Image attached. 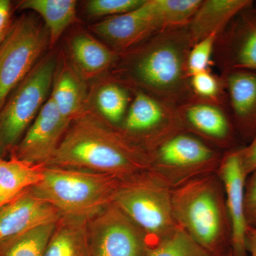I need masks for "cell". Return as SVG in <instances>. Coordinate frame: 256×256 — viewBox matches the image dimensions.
I'll use <instances>...</instances> for the list:
<instances>
[{
  "mask_svg": "<svg viewBox=\"0 0 256 256\" xmlns=\"http://www.w3.org/2000/svg\"><path fill=\"white\" fill-rule=\"evenodd\" d=\"M252 6L237 15L217 38L213 57L220 74L256 72V12Z\"/></svg>",
  "mask_w": 256,
  "mask_h": 256,
  "instance_id": "13",
  "label": "cell"
},
{
  "mask_svg": "<svg viewBox=\"0 0 256 256\" xmlns=\"http://www.w3.org/2000/svg\"><path fill=\"white\" fill-rule=\"evenodd\" d=\"M191 86L194 95L200 100L228 106L225 84L222 76L208 70L191 77Z\"/></svg>",
  "mask_w": 256,
  "mask_h": 256,
  "instance_id": "28",
  "label": "cell"
},
{
  "mask_svg": "<svg viewBox=\"0 0 256 256\" xmlns=\"http://www.w3.org/2000/svg\"><path fill=\"white\" fill-rule=\"evenodd\" d=\"M86 170L126 180L149 172V152L102 118L84 112L70 124L46 166Z\"/></svg>",
  "mask_w": 256,
  "mask_h": 256,
  "instance_id": "2",
  "label": "cell"
},
{
  "mask_svg": "<svg viewBox=\"0 0 256 256\" xmlns=\"http://www.w3.org/2000/svg\"><path fill=\"white\" fill-rule=\"evenodd\" d=\"M224 152L192 133L182 131L150 152V172L172 188L216 172Z\"/></svg>",
  "mask_w": 256,
  "mask_h": 256,
  "instance_id": "6",
  "label": "cell"
},
{
  "mask_svg": "<svg viewBox=\"0 0 256 256\" xmlns=\"http://www.w3.org/2000/svg\"><path fill=\"white\" fill-rule=\"evenodd\" d=\"M43 166L23 162L16 158L0 160V210L43 178Z\"/></svg>",
  "mask_w": 256,
  "mask_h": 256,
  "instance_id": "23",
  "label": "cell"
},
{
  "mask_svg": "<svg viewBox=\"0 0 256 256\" xmlns=\"http://www.w3.org/2000/svg\"><path fill=\"white\" fill-rule=\"evenodd\" d=\"M1 159H2L1 156H0V160H1Z\"/></svg>",
  "mask_w": 256,
  "mask_h": 256,
  "instance_id": "37",
  "label": "cell"
},
{
  "mask_svg": "<svg viewBox=\"0 0 256 256\" xmlns=\"http://www.w3.org/2000/svg\"><path fill=\"white\" fill-rule=\"evenodd\" d=\"M239 156L244 172L248 176L256 171V136L248 146L239 149Z\"/></svg>",
  "mask_w": 256,
  "mask_h": 256,
  "instance_id": "32",
  "label": "cell"
},
{
  "mask_svg": "<svg viewBox=\"0 0 256 256\" xmlns=\"http://www.w3.org/2000/svg\"><path fill=\"white\" fill-rule=\"evenodd\" d=\"M146 256H216L204 248L181 227L153 242Z\"/></svg>",
  "mask_w": 256,
  "mask_h": 256,
  "instance_id": "26",
  "label": "cell"
},
{
  "mask_svg": "<svg viewBox=\"0 0 256 256\" xmlns=\"http://www.w3.org/2000/svg\"><path fill=\"white\" fill-rule=\"evenodd\" d=\"M246 249L248 255L256 256V227L248 226L246 233Z\"/></svg>",
  "mask_w": 256,
  "mask_h": 256,
  "instance_id": "34",
  "label": "cell"
},
{
  "mask_svg": "<svg viewBox=\"0 0 256 256\" xmlns=\"http://www.w3.org/2000/svg\"><path fill=\"white\" fill-rule=\"evenodd\" d=\"M75 0H24L18 8L31 10L40 14L46 24L50 46H56L64 32L77 18Z\"/></svg>",
  "mask_w": 256,
  "mask_h": 256,
  "instance_id": "22",
  "label": "cell"
},
{
  "mask_svg": "<svg viewBox=\"0 0 256 256\" xmlns=\"http://www.w3.org/2000/svg\"><path fill=\"white\" fill-rule=\"evenodd\" d=\"M252 4L250 0H202L188 26L194 46L214 34L220 36L237 15Z\"/></svg>",
  "mask_w": 256,
  "mask_h": 256,
  "instance_id": "18",
  "label": "cell"
},
{
  "mask_svg": "<svg viewBox=\"0 0 256 256\" xmlns=\"http://www.w3.org/2000/svg\"><path fill=\"white\" fill-rule=\"evenodd\" d=\"M88 230L94 256H146L151 246L146 234L114 204L90 218Z\"/></svg>",
  "mask_w": 256,
  "mask_h": 256,
  "instance_id": "10",
  "label": "cell"
},
{
  "mask_svg": "<svg viewBox=\"0 0 256 256\" xmlns=\"http://www.w3.org/2000/svg\"><path fill=\"white\" fill-rule=\"evenodd\" d=\"M85 80L73 64L66 60H64L56 72L50 98L70 124L85 112L87 99Z\"/></svg>",
  "mask_w": 256,
  "mask_h": 256,
  "instance_id": "19",
  "label": "cell"
},
{
  "mask_svg": "<svg viewBox=\"0 0 256 256\" xmlns=\"http://www.w3.org/2000/svg\"><path fill=\"white\" fill-rule=\"evenodd\" d=\"M48 46V31L32 16L12 24L0 45V110Z\"/></svg>",
  "mask_w": 256,
  "mask_h": 256,
  "instance_id": "8",
  "label": "cell"
},
{
  "mask_svg": "<svg viewBox=\"0 0 256 256\" xmlns=\"http://www.w3.org/2000/svg\"><path fill=\"white\" fill-rule=\"evenodd\" d=\"M130 90L132 100L119 130L131 140L150 154L172 136L184 131L176 108L142 92Z\"/></svg>",
  "mask_w": 256,
  "mask_h": 256,
  "instance_id": "9",
  "label": "cell"
},
{
  "mask_svg": "<svg viewBox=\"0 0 256 256\" xmlns=\"http://www.w3.org/2000/svg\"><path fill=\"white\" fill-rule=\"evenodd\" d=\"M88 218L62 216L47 244L44 256H94Z\"/></svg>",
  "mask_w": 256,
  "mask_h": 256,
  "instance_id": "21",
  "label": "cell"
},
{
  "mask_svg": "<svg viewBox=\"0 0 256 256\" xmlns=\"http://www.w3.org/2000/svg\"><path fill=\"white\" fill-rule=\"evenodd\" d=\"M122 178L86 170L44 166L43 178L32 190L62 216L90 220L114 202Z\"/></svg>",
  "mask_w": 256,
  "mask_h": 256,
  "instance_id": "4",
  "label": "cell"
},
{
  "mask_svg": "<svg viewBox=\"0 0 256 256\" xmlns=\"http://www.w3.org/2000/svg\"><path fill=\"white\" fill-rule=\"evenodd\" d=\"M132 92L116 79L101 86L96 94L97 110L104 120L114 128L122 126L132 100Z\"/></svg>",
  "mask_w": 256,
  "mask_h": 256,
  "instance_id": "24",
  "label": "cell"
},
{
  "mask_svg": "<svg viewBox=\"0 0 256 256\" xmlns=\"http://www.w3.org/2000/svg\"><path fill=\"white\" fill-rule=\"evenodd\" d=\"M56 224L37 227L0 242V256H44Z\"/></svg>",
  "mask_w": 256,
  "mask_h": 256,
  "instance_id": "25",
  "label": "cell"
},
{
  "mask_svg": "<svg viewBox=\"0 0 256 256\" xmlns=\"http://www.w3.org/2000/svg\"><path fill=\"white\" fill-rule=\"evenodd\" d=\"M218 37V34H214L198 42L192 47L188 60V72L190 77L210 70Z\"/></svg>",
  "mask_w": 256,
  "mask_h": 256,
  "instance_id": "29",
  "label": "cell"
},
{
  "mask_svg": "<svg viewBox=\"0 0 256 256\" xmlns=\"http://www.w3.org/2000/svg\"><path fill=\"white\" fill-rule=\"evenodd\" d=\"M72 64L86 80L105 73L116 66L119 54L90 34H78L69 44Z\"/></svg>",
  "mask_w": 256,
  "mask_h": 256,
  "instance_id": "20",
  "label": "cell"
},
{
  "mask_svg": "<svg viewBox=\"0 0 256 256\" xmlns=\"http://www.w3.org/2000/svg\"><path fill=\"white\" fill-rule=\"evenodd\" d=\"M172 190L149 172L122 180L112 204L142 229L152 245L178 226L173 215Z\"/></svg>",
  "mask_w": 256,
  "mask_h": 256,
  "instance_id": "5",
  "label": "cell"
},
{
  "mask_svg": "<svg viewBox=\"0 0 256 256\" xmlns=\"http://www.w3.org/2000/svg\"><path fill=\"white\" fill-rule=\"evenodd\" d=\"M154 1L163 30L188 26L202 3V0Z\"/></svg>",
  "mask_w": 256,
  "mask_h": 256,
  "instance_id": "27",
  "label": "cell"
},
{
  "mask_svg": "<svg viewBox=\"0 0 256 256\" xmlns=\"http://www.w3.org/2000/svg\"><path fill=\"white\" fill-rule=\"evenodd\" d=\"M70 126L50 96L20 143L15 158L28 164L46 166Z\"/></svg>",
  "mask_w": 256,
  "mask_h": 256,
  "instance_id": "14",
  "label": "cell"
},
{
  "mask_svg": "<svg viewBox=\"0 0 256 256\" xmlns=\"http://www.w3.org/2000/svg\"><path fill=\"white\" fill-rule=\"evenodd\" d=\"M220 76L239 139L242 143L249 144L256 136V72L234 70Z\"/></svg>",
  "mask_w": 256,
  "mask_h": 256,
  "instance_id": "17",
  "label": "cell"
},
{
  "mask_svg": "<svg viewBox=\"0 0 256 256\" xmlns=\"http://www.w3.org/2000/svg\"><path fill=\"white\" fill-rule=\"evenodd\" d=\"M146 0H90L86 12L92 18H114L137 9Z\"/></svg>",
  "mask_w": 256,
  "mask_h": 256,
  "instance_id": "30",
  "label": "cell"
},
{
  "mask_svg": "<svg viewBox=\"0 0 256 256\" xmlns=\"http://www.w3.org/2000/svg\"><path fill=\"white\" fill-rule=\"evenodd\" d=\"M56 72V60L47 56L12 92L0 110V148L14 146L26 132L48 100Z\"/></svg>",
  "mask_w": 256,
  "mask_h": 256,
  "instance_id": "7",
  "label": "cell"
},
{
  "mask_svg": "<svg viewBox=\"0 0 256 256\" xmlns=\"http://www.w3.org/2000/svg\"><path fill=\"white\" fill-rule=\"evenodd\" d=\"M245 215L248 226L256 227V171L248 176L246 182Z\"/></svg>",
  "mask_w": 256,
  "mask_h": 256,
  "instance_id": "31",
  "label": "cell"
},
{
  "mask_svg": "<svg viewBox=\"0 0 256 256\" xmlns=\"http://www.w3.org/2000/svg\"><path fill=\"white\" fill-rule=\"evenodd\" d=\"M228 256H233V254H232V250H230V252H229Z\"/></svg>",
  "mask_w": 256,
  "mask_h": 256,
  "instance_id": "36",
  "label": "cell"
},
{
  "mask_svg": "<svg viewBox=\"0 0 256 256\" xmlns=\"http://www.w3.org/2000/svg\"><path fill=\"white\" fill-rule=\"evenodd\" d=\"M12 11L11 2L9 0H0V45L4 41L12 24Z\"/></svg>",
  "mask_w": 256,
  "mask_h": 256,
  "instance_id": "33",
  "label": "cell"
},
{
  "mask_svg": "<svg viewBox=\"0 0 256 256\" xmlns=\"http://www.w3.org/2000/svg\"><path fill=\"white\" fill-rule=\"evenodd\" d=\"M172 204L178 226L208 252L228 256L232 250V225L223 184L217 172L173 188Z\"/></svg>",
  "mask_w": 256,
  "mask_h": 256,
  "instance_id": "3",
  "label": "cell"
},
{
  "mask_svg": "<svg viewBox=\"0 0 256 256\" xmlns=\"http://www.w3.org/2000/svg\"><path fill=\"white\" fill-rule=\"evenodd\" d=\"M252 8H254V10H255V12H256V4H254V6H252Z\"/></svg>",
  "mask_w": 256,
  "mask_h": 256,
  "instance_id": "35",
  "label": "cell"
},
{
  "mask_svg": "<svg viewBox=\"0 0 256 256\" xmlns=\"http://www.w3.org/2000/svg\"><path fill=\"white\" fill-rule=\"evenodd\" d=\"M193 46L188 26L158 32L119 55L116 80L176 108L195 98L188 67Z\"/></svg>",
  "mask_w": 256,
  "mask_h": 256,
  "instance_id": "1",
  "label": "cell"
},
{
  "mask_svg": "<svg viewBox=\"0 0 256 256\" xmlns=\"http://www.w3.org/2000/svg\"><path fill=\"white\" fill-rule=\"evenodd\" d=\"M90 28L119 55L163 31L154 0H146L137 9L107 18Z\"/></svg>",
  "mask_w": 256,
  "mask_h": 256,
  "instance_id": "12",
  "label": "cell"
},
{
  "mask_svg": "<svg viewBox=\"0 0 256 256\" xmlns=\"http://www.w3.org/2000/svg\"><path fill=\"white\" fill-rule=\"evenodd\" d=\"M224 152L217 174L223 184L226 204L232 225L233 256H248L246 233L245 188L248 176L242 168L239 149Z\"/></svg>",
  "mask_w": 256,
  "mask_h": 256,
  "instance_id": "15",
  "label": "cell"
},
{
  "mask_svg": "<svg viewBox=\"0 0 256 256\" xmlns=\"http://www.w3.org/2000/svg\"><path fill=\"white\" fill-rule=\"evenodd\" d=\"M58 210L37 196L32 188L0 210V242L62 218Z\"/></svg>",
  "mask_w": 256,
  "mask_h": 256,
  "instance_id": "16",
  "label": "cell"
},
{
  "mask_svg": "<svg viewBox=\"0 0 256 256\" xmlns=\"http://www.w3.org/2000/svg\"><path fill=\"white\" fill-rule=\"evenodd\" d=\"M184 131L225 152L242 148L228 106L194 98L176 108Z\"/></svg>",
  "mask_w": 256,
  "mask_h": 256,
  "instance_id": "11",
  "label": "cell"
}]
</instances>
